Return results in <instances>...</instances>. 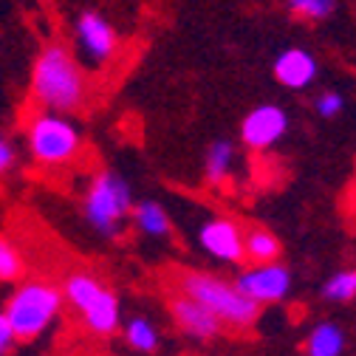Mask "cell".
Listing matches in <instances>:
<instances>
[{
  "mask_svg": "<svg viewBox=\"0 0 356 356\" xmlns=\"http://www.w3.org/2000/svg\"><path fill=\"white\" fill-rule=\"evenodd\" d=\"M34 102L49 113H74L85 102V74L63 42L42 46L31 74Z\"/></svg>",
  "mask_w": 356,
  "mask_h": 356,
  "instance_id": "obj_1",
  "label": "cell"
},
{
  "mask_svg": "<svg viewBox=\"0 0 356 356\" xmlns=\"http://www.w3.org/2000/svg\"><path fill=\"white\" fill-rule=\"evenodd\" d=\"M133 190L116 170H99L82 195V218L99 238H119L130 224Z\"/></svg>",
  "mask_w": 356,
  "mask_h": 356,
  "instance_id": "obj_2",
  "label": "cell"
},
{
  "mask_svg": "<svg viewBox=\"0 0 356 356\" xmlns=\"http://www.w3.org/2000/svg\"><path fill=\"white\" fill-rule=\"evenodd\" d=\"M63 302H65V297H63L60 286H54L49 280H26L23 286H17L12 291L3 311H6L17 339L31 342L57 323V317L63 314Z\"/></svg>",
  "mask_w": 356,
  "mask_h": 356,
  "instance_id": "obj_3",
  "label": "cell"
},
{
  "mask_svg": "<svg viewBox=\"0 0 356 356\" xmlns=\"http://www.w3.org/2000/svg\"><path fill=\"white\" fill-rule=\"evenodd\" d=\"M178 289H181L184 297L201 302L220 323L232 328H249L260 314V305L252 302L246 294H241L235 283L209 272H184L178 277Z\"/></svg>",
  "mask_w": 356,
  "mask_h": 356,
  "instance_id": "obj_4",
  "label": "cell"
},
{
  "mask_svg": "<svg viewBox=\"0 0 356 356\" xmlns=\"http://www.w3.org/2000/svg\"><path fill=\"white\" fill-rule=\"evenodd\" d=\"M63 297L74 305L82 325L97 334L111 337L122 328V305L113 289H108L91 272H71L63 283Z\"/></svg>",
  "mask_w": 356,
  "mask_h": 356,
  "instance_id": "obj_5",
  "label": "cell"
},
{
  "mask_svg": "<svg viewBox=\"0 0 356 356\" xmlns=\"http://www.w3.org/2000/svg\"><path fill=\"white\" fill-rule=\"evenodd\" d=\"M29 153L46 167H63L76 159L82 147V133L65 113L42 111L29 122Z\"/></svg>",
  "mask_w": 356,
  "mask_h": 356,
  "instance_id": "obj_6",
  "label": "cell"
},
{
  "mask_svg": "<svg viewBox=\"0 0 356 356\" xmlns=\"http://www.w3.org/2000/svg\"><path fill=\"white\" fill-rule=\"evenodd\" d=\"M74 34H76V46H79L85 63L94 68H102L119 51V34L99 12H82L76 17Z\"/></svg>",
  "mask_w": 356,
  "mask_h": 356,
  "instance_id": "obj_7",
  "label": "cell"
},
{
  "mask_svg": "<svg viewBox=\"0 0 356 356\" xmlns=\"http://www.w3.org/2000/svg\"><path fill=\"white\" fill-rule=\"evenodd\" d=\"M235 286L241 289V294H246L257 305L280 302L291 289V272L277 260L275 263H257V266H252V269L238 275Z\"/></svg>",
  "mask_w": 356,
  "mask_h": 356,
  "instance_id": "obj_8",
  "label": "cell"
},
{
  "mask_svg": "<svg viewBox=\"0 0 356 356\" xmlns=\"http://www.w3.org/2000/svg\"><path fill=\"white\" fill-rule=\"evenodd\" d=\"M243 238H246V232L238 227V220H232V218H212L198 229L201 249L209 257L220 260V263H241L246 257Z\"/></svg>",
  "mask_w": 356,
  "mask_h": 356,
  "instance_id": "obj_9",
  "label": "cell"
},
{
  "mask_svg": "<svg viewBox=\"0 0 356 356\" xmlns=\"http://www.w3.org/2000/svg\"><path fill=\"white\" fill-rule=\"evenodd\" d=\"M289 130V116L280 105H257L241 124L243 145L252 150H269L275 147Z\"/></svg>",
  "mask_w": 356,
  "mask_h": 356,
  "instance_id": "obj_10",
  "label": "cell"
},
{
  "mask_svg": "<svg viewBox=\"0 0 356 356\" xmlns=\"http://www.w3.org/2000/svg\"><path fill=\"white\" fill-rule=\"evenodd\" d=\"M170 314H172V323L193 339H215L224 331V323H220L209 308H204L201 302H195L184 294L170 302Z\"/></svg>",
  "mask_w": 356,
  "mask_h": 356,
  "instance_id": "obj_11",
  "label": "cell"
},
{
  "mask_svg": "<svg viewBox=\"0 0 356 356\" xmlns=\"http://www.w3.org/2000/svg\"><path fill=\"white\" fill-rule=\"evenodd\" d=\"M317 60L305 49H286L275 60V76L280 85L291 88V91H302L317 79Z\"/></svg>",
  "mask_w": 356,
  "mask_h": 356,
  "instance_id": "obj_12",
  "label": "cell"
},
{
  "mask_svg": "<svg viewBox=\"0 0 356 356\" xmlns=\"http://www.w3.org/2000/svg\"><path fill=\"white\" fill-rule=\"evenodd\" d=\"M130 224L136 227L145 238H167L170 235V215H167V209L159 201H150V198L133 204Z\"/></svg>",
  "mask_w": 356,
  "mask_h": 356,
  "instance_id": "obj_13",
  "label": "cell"
},
{
  "mask_svg": "<svg viewBox=\"0 0 356 356\" xmlns=\"http://www.w3.org/2000/svg\"><path fill=\"white\" fill-rule=\"evenodd\" d=\"M235 164V145L229 139H218L207 147V159H204V175L209 184H224Z\"/></svg>",
  "mask_w": 356,
  "mask_h": 356,
  "instance_id": "obj_14",
  "label": "cell"
},
{
  "mask_svg": "<svg viewBox=\"0 0 356 356\" xmlns=\"http://www.w3.org/2000/svg\"><path fill=\"white\" fill-rule=\"evenodd\" d=\"M122 334H124V342L136 350V353H156L159 345H161V337H159V328L147 320V317H130L124 325H122Z\"/></svg>",
  "mask_w": 356,
  "mask_h": 356,
  "instance_id": "obj_15",
  "label": "cell"
},
{
  "mask_svg": "<svg viewBox=\"0 0 356 356\" xmlns=\"http://www.w3.org/2000/svg\"><path fill=\"white\" fill-rule=\"evenodd\" d=\"M305 350H308V356H342V350H345V334H342V328H337L331 323L317 325L314 331L308 334Z\"/></svg>",
  "mask_w": 356,
  "mask_h": 356,
  "instance_id": "obj_16",
  "label": "cell"
},
{
  "mask_svg": "<svg viewBox=\"0 0 356 356\" xmlns=\"http://www.w3.org/2000/svg\"><path fill=\"white\" fill-rule=\"evenodd\" d=\"M243 252L252 263H275L280 257V241L266 229H249L243 238Z\"/></svg>",
  "mask_w": 356,
  "mask_h": 356,
  "instance_id": "obj_17",
  "label": "cell"
},
{
  "mask_svg": "<svg viewBox=\"0 0 356 356\" xmlns=\"http://www.w3.org/2000/svg\"><path fill=\"white\" fill-rule=\"evenodd\" d=\"M23 277V257L17 246L6 238H0V283H15Z\"/></svg>",
  "mask_w": 356,
  "mask_h": 356,
  "instance_id": "obj_18",
  "label": "cell"
},
{
  "mask_svg": "<svg viewBox=\"0 0 356 356\" xmlns=\"http://www.w3.org/2000/svg\"><path fill=\"white\" fill-rule=\"evenodd\" d=\"M323 297L331 302H348L356 297V272H337L325 286H323Z\"/></svg>",
  "mask_w": 356,
  "mask_h": 356,
  "instance_id": "obj_19",
  "label": "cell"
},
{
  "mask_svg": "<svg viewBox=\"0 0 356 356\" xmlns=\"http://www.w3.org/2000/svg\"><path fill=\"white\" fill-rule=\"evenodd\" d=\"M289 9L305 20H325L334 15L337 0H289Z\"/></svg>",
  "mask_w": 356,
  "mask_h": 356,
  "instance_id": "obj_20",
  "label": "cell"
},
{
  "mask_svg": "<svg viewBox=\"0 0 356 356\" xmlns=\"http://www.w3.org/2000/svg\"><path fill=\"white\" fill-rule=\"evenodd\" d=\"M314 108H317V113H320L323 119H334V116H339V111L345 108V99H342L339 94H334V91H325V94L317 97Z\"/></svg>",
  "mask_w": 356,
  "mask_h": 356,
  "instance_id": "obj_21",
  "label": "cell"
},
{
  "mask_svg": "<svg viewBox=\"0 0 356 356\" xmlns=\"http://www.w3.org/2000/svg\"><path fill=\"white\" fill-rule=\"evenodd\" d=\"M17 342L20 339H17V334H15V328H12L9 317H6V311L0 308V356H12Z\"/></svg>",
  "mask_w": 356,
  "mask_h": 356,
  "instance_id": "obj_22",
  "label": "cell"
},
{
  "mask_svg": "<svg viewBox=\"0 0 356 356\" xmlns=\"http://www.w3.org/2000/svg\"><path fill=\"white\" fill-rule=\"evenodd\" d=\"M15 147H12V142L0 133V175H6L12 167H15Z\"/></svg>",
  "mask_w": 356,
  "mask_h": 356,
  "instance_id": "obj_23",
  "label": "cell"
}]
</instances>
